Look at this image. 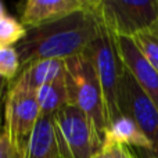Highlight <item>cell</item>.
I'll return each instance as SVG.
<instances>
[{
    "mask_svg": "<svg viewBox=\"0 0 158 158\" xmlns=\"http://www.w3.org/2000/svg\"><path fill=\"white\" fill-rule=\"evenodd\" d=\"M53 133L60 158H93L103 139L90 119L74 104H67L52 117Z\"/></svg>",
    "mask_w": 158,
    "mask_h": 158,
    "instance_id": "277c9868",
    "label": "cell"
},
{
    "mask_svg": "<svg viewBox=\"0 0 158 158\" xmlns=\"http://www.w3.org/2000/svg\"><path fill=\"white\" fill-rule=\"evenodd\" d=\"M25 33H27V28L14 17L6 15L0 21V44L3 46L15 47L24 39Z\"/></svg>",
    "mask_w": 158,
    "mask_h": 158,
    "instance_id": "2e32d148",
    "label": "cell"
},
{
    "mask_svg": "<svg viewBox=\"0 0 158 158\" xmlns=\"http://www.w3.org/2000/svg\"><path fill=\"white\" fill-rule=\"evenodd\" d=\"M121 112L137 123L158 154V108L125 67L121 83Z\"/></svg>",
    "mask_w": 158,
    "mask_h": 158,
    "instance_id": "52a82bcc",
    "label": "cell"
},
{
    "mask_svg": "<svg viewBox=\"0 0 158 158\" xmlns=\"http://www.w3.org/2000/svg\"><path fill=\"white\" fill-rule=\"evenodd\" d=\"M57 158H60V157H57Z\"/></svg>",
    "mask_w": 158,
    "mask_h": 158,
    "instance_id": "7402d4cb",
    "label": "cell"
},
{
    "mask_svg": "<svg viewBox=\"0 0 158 158\" xmlns=\"http://www.w3.org/2000/svg\"><path fill=\"white\" fill-rule=\"evenodd\" d=\"M7 15V10H6V6L3 4L2 2H0V21H2L4 17Z\"/></svg>",
    "mask_w": 158,
    "mask_h": 158,
    "instance_id": "ffe728a7",
    "label": "cell"
},
{
    "mask_svg": "<svg viewBox=\"0 0 158 158\" xmlns=\"http://www.w3.org/2000/svg\"><path fill=\"white\" fill-rule=\"evenodd\" d=\"M40 115L53 117L58 110L68 104V89H67L65 77H60L56 81L43 85L36 90Z\"/></svg>",
    "mask_w": 158,
    "mask_h": 158,
    "instance_id": "4fadbf2b",
    "label": "cell"
},
{
    "mask_svg": "<svg viewBox=\"0 0 158 158\" xmlns=\"http://www.w3.org/2000/svg\"><path fill=\"white\" fill-rule=\"evenodd\" d=\"M19 57L15 47L0 44V78H3L8 85L19 74Z\"/></svg>",
    "mask_w": 158,
    "mask_h": 158,
    "instance_id": "9a60e30c",
    "label": "cell"
},
{
    "mask_svg": "<svg viewBox=\"0 0 158 158\" xmlns=\"http://www.w3.org/2000/svg\"><path fill=\"white\" fill-rule=\"evenodd\" d=\"M64 77L68 89V103L78 107L90 119L101 139L107 129V115L100 85L96 78L87 50L64 61Z\"/></svg>",
    "mask_w": 158,
    "mask_h": 158,
    "instance_id": "3957f363",
    "label": "cell"
},
{
    "mask_svg": "<svg viewBox=\"0 0 158 158\" xmlns=\"http://www.w3.org/2000/svg\"><path fill=\"white\" fill-rule=\"evenodd\" d=\"M8 87V83L3 78H0V110H2V101H3V94H4L6 89Z\"/></svg>",
    "mask_w": 158,
    "mask_h": 158,
    "instance_id": "d6986e66",
    "label": "cell"
},
{
    "mask_svg": "<svg viewBox=\"0 0 158 158\" xmlns=\"http://www.w3.org/2000/svg\"><path fill=\"white\" fill-rule=\"evenodd\" d=\"M96 11L115 36L132 38L158 19V0H96Z\"/></svg>",
    "mask_w": 158,
    "mask_h": 158,
    "instance_id": "8992f818",
    "label": "cell"
},
{
    "mask_svg": "<svg viewBox=\"0 0 158 158\" xmlns=\"http://www.w3.org/2000/svg\"><path fill=\"white\" fill-rule=\"evenodd\" d=\"M98 32L100 18L96 11V0H89L87 7L78 13L27 29L24 39L15 46L19 71L38 60L65 61L83 54Z\"/></svg>",
    "mask_w": 158,
    "mask_h": 158,
    "instance_id": "6da1fadb",
    "label": "cell"
},
{
    "mask_svg": "<svg viewBox=\"0 0 158 158\" xmlns=\"http://www.w3.org/2000/svg\"><path fill=\"white\" fill-rule=\"evenodd\" d=\"M93 158H135L128 147L125 146L111 144V143H103L100 151Z\"/></svg>",
    "mask_w": 158,
    "mask_h": 158,
    "instance_id": "e0dca14e",
    "label": "cell"
},
{
    "mask_svg": "<svg viewBox=\"0 0 158 158\" xmlns=\"http://www.w3.org/2000/svg\"><path fill=\"white\" fill-rule=\"evenodd\" d=\"M87 56L93 64L96 78L100 85L107 115V123L110 125L114 119L122 115L121 83H122L123 64L118 54L115 35L106 27V24L101 19L100 32L96 40L87 49Z\"/></svg>",
    "mask_w": 158,
    "mask_h": 158,
    "instance_id": "7a4b0ae2",
    "label": "cell"
},
{
    "mask_svg": "<svg viewBox=\"0 0 158 158\" xmlns=\"http://www.w3.org/2000/svg\"><path fill=\"white\" fill-rule=\"evenodd\" d=\"M87 4L89 0H28L19 6V21L31 29L78 13Z\"/></svg>",
    "mask_w": 158,
    "mask_h": 158,
    "instance_id": "9c48e42d",
    "label": "cell"
},
{
    "mask_svg": "<svg viewBox=\"0 0 158 158\" xmlns=\"http://www.w3.org/2000/svg\"><path fill=\"white\" fill-rule=\"evenodd\" d=\"M40 118L36 92L22 78L17 77L8 85L4 97V126L11 147L21 157L25 151L36 123Z\"/></svg>",
    "mask_w": 158,
    "mask_h": 158,
    "instance_id": "5b68a950",
    "label": "cell"
},
{
    "mask_svg": "<svg viewBox=\"0 0 158 158\" xmlns=\"http://www.w3.org/2000/svg\"><path fill=\"white\" fill-rule=\"evenodd\" d=\"M57 147L53 133L52 117L40 115L31 140L19 158H57Z\"/></svg>",
    "mask_w": 158,
    "mask_h": 158,
    "instance_id": "8fae6325",
    "label": "cell"
},
{
    "mask_svg": "<svg viewBox=\"0 0 158 158\" xmlns=\"http://www.w3.org/2000/svg\"><path fill=\"white\" fill-rule=\"evenodd\" d=\"M115 42L123 67L158 108V72L142 54L132 38L115 36Z\"/></svg>",
    "mask_w": 158,
    "mask_h": 158,
    "instance_id": "ba28073f",
    "label": "cell"
},
{
    "mask_svg": "<svg viewBox=\"0 0 158 158\" xmlns=\"http://www.w3.org/2000/svg\"><path fill=\"white\" fill-rule=\"evenodd\" d=\"M64 75V61L61 60H38L28 64L19 71L18 77L28 83L31 89L36 90L43 85L56 81Z\"/></svg>",
    "mask_w": 158,
    "mask_h": 158,
    "instance_id": "7c38bea8",
    "label": "cell"
},
{
    "mask_svg": "<svg viewBox=\"0 0 158 158\" xmlns=\"http://www.w3.org/2000/svg\"><path fill=\"white\" fill-rule=\"evenodd\" d=\"M143 153H146L144 158H158V154L154 153V151H143Z\"/></svg>",
    "mask_w": 158,
    "mask_h": 158,
    "instance_id": "44dd1931",
    "label": "cell"
},
{
    "mask_svg": "<svg viewBox=\"0 0 158 158\" xmlns=\"http://www.w3.org/2000/svg\"><path fill=\"white\" fill-rule=\"evenodd\" d=\"M103 143L125 146V147H136L142 151H154L153 143L143 133L132 118L121 115L114 119L106 129Z\"/></svg>",
    "mask_w": 158,
    "mask_h": 158,
    "instance_id": "30bf717a",
    "label": "cell"
},
{
    "mask_svg": "<svg viewBox=\"0 0 158 158\" xmlns=\"http://www.w3.org/2000/svg\"><path fill=\"white\" fill-rule=\"evenodd\" d=\"M132 39L142 52V54L158 72V19L146 29L133 35Z\"/></svg>",
    "mask_w": 158,
    "mask_h": 158,
    "instance_id": "5bb4252c",
    "label": "cell"
},
{
    "mask_svg": "<svg viewBox=\"0 0 158 158\" xmlns=\"http://www.w3.org/2000/svg\"><path fill=\"white\" fill-rule=\"evenodd\" d=\"M0 158H19L11 147L8 135L3 125H0Z\"/></svg>",
    "mask_w": 158,
    "mask_h": 158,
    "instance_id": "ac0fdd59",
    "label": "cell"
}]
</instances>
